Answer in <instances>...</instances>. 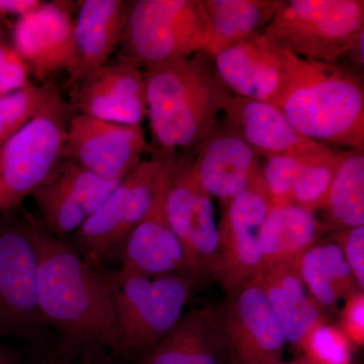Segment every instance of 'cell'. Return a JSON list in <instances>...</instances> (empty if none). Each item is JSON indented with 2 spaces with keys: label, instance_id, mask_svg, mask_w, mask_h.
I'll list each match as a JSON object with an SVG mask.
<instances>
[{
  "label": "cell",
  "instance_id": "cell-1",
  "mask_svg": "<svg viewBox=\"0 0 364 364\" xmlns=\"http://www.w3.org/2000/svg\"><path fill=\"white\" fill-rule=\"evenodd\" d=\"M38 258V301L57 336L92 342L119 355L116 312L105 267L90 264L42 222L26 214Z\"/></svg>",
  "mask_w": 364,
  "mask_h": 364
},
{
  "label": "cell",
  "instance_id": "cell-2",
  "mask_svg": "<svg viewBox=\"0 0 364 364\" xmlns=\"http://www.w3.org/2000/svg\"><path fill=\"white\" fill-rule=\"evenodd\" d=\"M284 52V85L273 105L306 138L332 148L363 149V76L338 63Z\"/></svg>",
  "mask_w": 364,
  "mask_h": 364
},
{
  "label": "cell",
  "instance_id": "cell-3",
  "mask_svg": "<svg viewBox=\"0 0 364 364\" xmlns=\"http://www.w3.org/2000/svg\"><path fill=\"white\" fill-rule=\"evenodd\" d=\"M144 78L147 117L159 150L196 147L233 97L218 75L214 60L203 52L148 67Z\"/></svg>",
  "mask_w": 364,
  "mask_h": 364
},
{
  "label": "cell",
  "instance_id": "cell-4",
  "mask_svg": "<svg viewBox=\"0 0 364 364\" xmlns=\"http://www.w3.org/2000/svg\"><path fill=\"white\" fill-rule=\"evenodd\" d=\"M116 312L119 356L134 364L164 338L184 315L200 280L188 272L149 277L107 269Z\"/></svg>",
  "mask_w": 364,
  "mask_h": 364
},
{
  "label": "cell",
  "instance_id": "cell-5",
  "mask_svg": "<svg viewBox=\"0 0 364 364\" xmlns=\"http://www.w3.org/2000/svg\"><path fill=\"white\" fill-rule=\"evenodd\" d=\"M176 161L174 151L155 150L117 184L104 205L66 241L95 267L121 260L129 236L149 212Z\"/></svg>",
  "mask_w": 364,
  "mask_h": 364
},
{
  "label": "cell",
  "instance_id": "cell-6",
  "mask_svg": "<svg viewBox=\"0 0 364 364\" xmlns=\"http://www.w3.org/2000/svg\"><path fill=\"white\" fill-rule=\"evenodd\" d=\"M72 116L70 105L52 85L36 116L0 146V215L20 208L58 168Z\"/></svg>",
  "mask_w": 364,
  "mask_h": 364
},
{
  "label": "cell",
  "instance_id": "cell-7",
  "mask_svg": "<svg viewBox=\"0 0 364 364\" xmlns=\"http://www.w3.org/2000/svg\"><path fill=\"white\" fill-rule=\"evenodd\" d=\"M202 0L128 1L119 58L159 65L202 52L207 39Z\"/></svg>",
  "mask_w": 364,
  "mask_h": 364
},
{
  "label": "cell",
  "instance_id": "cell-8",
  "mask_svg": "<svg viewBox=\"0 0 364 364\" xmlns=\"http://www.w3.org/2000/svg\"><path fill=\"white\" fill-rule=\"evenodd\" d=\"M363 28V0H284L263 33L299 58L337 63Z\"/></svg>",
  "mask_w": 364,
  "mask_h": 364
},
{
  "label": "cell",
  "instance_id": "cell-9",
  "mask_svg": "<svg viewBox=\"0 0 364 364\" xmlns=\"http://www.w3.org/2000/svg\"><path fill=\"white\" fill-rule=\"evenodd\" d=\"M16 210L0 215V338L32 344L48 327L38 301L37 251L26 213Z\"/></svg>",
  "mask_w": 364,
  "mask_h": 364
},
{
  "label": "cell",
  "instance_id": "cell-10",
  "mask_svg": "<svg viewBox=\"0 0 364 364\" xmlns=\"http://www.w3.org/2000/svg\"><path fill=\"white\" fill-rule=\"evenodd\" d=\"M193 161L189 157L176 158L165 208L170 227L183 248L186 270L202 282L214 272L219 229L212 198L196 178Z\"/></svg>",
  "mask_w": 364,
  "mask_h": 364
},
{
  "label": "cell",
  "instance_id": "cell-11",
  "mask_svg": "<svg viewBox=\"0 0 364 364\" xmlns=\"http://www.w3.org/2000/svg\"><path fill=\"white\" fill-rule=\"evenodd\" d=\"M232 364H279L287 339L259 275L228 293L215 309Z\"/></svg>",
  "mask_w": 364,
  "mask_h": 364
},
{
  "label": "cell",
  "instance_id": "cell-12",
  "mask_svg": "<svg viewBox=\"0 0 364 364\" xmlns=\"http://www.w3.org/2000/svg\"><path fill=\"white\" fill-rule=\"evenodd\" d=\"M270 203L262 173L227 205L219 229V246L212 277L226 294L259 274L260 231Z\"/></svg>",
  "mask_w": 364,
  "mask_h": 364
},
{
  "label": "cell",
  "instance_id": "cell-13",
  "mask_svg": "<svg viewBox=\"0 0 364 364\" xmlns=\"http://www.w3.org/2000/svg\"><path fill=\"white\" fill-rule=\"evenodd\" d=\"M149 149L140 124L76 114L67 128L63 159L102 178L121 181L142 162Z\"/></svg>",
  "mask_w": 364,
  "mask_h": 364
},
{
  "label": "cell",
  "instance_id": "cell-14",
  "mask_svg": "<svg viewBox=\"0 0 364 364\" xmlns=\"http://www.w3.org/2000/svg\"><path fill=\"white\" fill-rule=\"evenodd\" d=\"M121 181L102 178L63 159L32 196L48 231L66 240L97 212Z\"/></svg>",
  "mask_w": 364,
  "mask_h": 364
},
{
  "label": "cell",
  "instance_id": "cell-15",
  "mask_svg": "<svg viewBox=\"0 0 364 364\" xmlns=\"http://www.w3.org/2000/svg\"><path fill=\"white\" fill-rule=\"evenodd\" d=\"M74 87L72 111L124 124H140L147 117V95L141 67L119 58L93 71Z\"/></svg>",
  "mask_w": 364,
  "mask_h": 364
},
{
  "label": "cell",
  "instance_id": "cell-16",
  "mask_svg": "<svg viewBox=\"0 0 364 364\" xmlns=\"http://www.w3.org/2000/svg\"><path fill=\"white\" fill-rule=\"evenodd\" d=\"M196 147L193 161L196 178L224 207L262 173L260 157L226 119L217 122Z\"/></svg>",
  "mask_w": 364,
  "mask_h": 364
},
{
  "label": "cell",
  "instance_id": "cell-17",
  "mask_svg": "<svg viewBox=\"0 0 364 364\" xmlns=\"http://www.w3.org/2000/svg\"><path fill=\"white\" fill-rule=\"evenodd\" d=\"M73 26L71 2L67 1L44 2L16 21L13 48L38 80L45 83L70 66Z\"/></svg>",
  "mask_w": 364,
  "mask_h": 364
},
{
  "label": "cell",
  "instance_id": "cell-18",
  "mask_svg": "<svg viewBox=\"0 0 364 364\" xmlns=\"http://www.w3.org/2000/svg\"><path fill=\"white\" fill-rule=\"evenodd\" d=\"M213 60L235 97L274 104L284 81V52L264 33L230 46Z\"/></svg>",
  "mask_w": 364,
  "mask_h": 364
},
{
  "label": "cell",
  "instance_id": "cell-19",
  "mask_svg": "<svg viewBox=\"0 0 364 364\" xmlns=\"http://www.w3.org/2000/svg\"><path fill=\"white\" fill-rule=\"evenodd\" d=\"M223 111L228 123L258 156L267 160L287 154L315 156L332 148L301 135L270 102L233 95Z\"/></svg>",
  "mask_w": 364,
  "mask_h": 364
},
{
  "label": "cell",
  "instance_id": "cell-20",
  "mask_svg": "<svg viewBox=\"0 0 364 364\" xmlns=\"http://www.w3.org/2000/svg\"><path fill=\"white\" fill-rule=\"evenodd\" d=\"M128 1L85 0L74 18L73 53L67 69L70 82H79L107 64L121 45Z\"/></svg>",
  "mask_w": 364,
  "mask_h": 364
},
{
  "label": "cell",
  "instance_id": "cell-21",
  "mask_svg": "<svg viewBox=\"0 0 364 364\" xmlns=\"http://www.w3.org/2000/svg\"><path fill=\"white\" fill-rule=\"evenodd\" d=\"M169 179L124 244L123 269L149 277L188 272L183 248L167 219L165 198Z\"/></svg>",
  "mask_w": 364,
  "mask_h": 364
},
{
  "label": "cell",
  "instance_id": "cell-22",
  "mask_svg": "<svg viewBox=\"0 0 364 364\" xmlns=\"http://www.w3.org/2000/svg\"><path fill=\"white\" fill-rule=\"evenodd\" d=\"M134 364H232L224 333L212 309L184 314L164 338Z\"/></svg>",
  "mask_w": 364,
  "mask_h": 364
},
{
  "label": "cell",
  "instance_id": "cell-23",
  "mask_svg": "<svg viewBox=\"0 0 364 364\" xmlns=\"http://www.w3.org/2000/svg\"><path fill=\"white\" fill-rule=\"evenodd\" d=\"M299 261L264 268L258 275L287 342L301 349L311 331L325 322L320 306L306 294L299 275Z\"/></svg>",
  "mask_w": 364,
  "mask_h": 364
},
{
  "label": "cell",
  "instance_id": "cell-24",
  "mask_svg": "<svg viewBox=\"0 0 364 364\" xmlns=\"http://www.w3.org/2000/svg\"><path fill=\"white\" fill-rule=\"evenodd\" d=\"M329 232L313 212L294 203L270 207L260 231L261 270L299 259Z\"/></svg>",
  "mask_w": 364,
  "mask_h": 364
},
{
  "label": "cell",
  "instance_id": "cell-25",
  "mask_svg": "<svg viewBox=\"0 0 364 364\" xmlns=\"http://www.w3.org/2000/svg\"><path fill=\"white\" fill-rule=\"evenodd\" d=\"M284 0H202L207 21L203 51L214 58L223 50L264 32Z\"/></svg>",
  "mask_w": 364,
  "mask_h": 364
},
{
  "label": "cell",
  "instance_id": "cell-26",
  "mask_svg": "<svg viewBox=\"0 0 364 364\" xmlns=\"http://www.w3.org/2000/svg\"><path fill=\"white\" fill-rule=\"evenodd\" d=\"M301 279L311 298L321 309H331L361 291L351 268L336 242L314 244L299 261Z\"/></svg>",
  "mask_w": 364,
  "mask_h": 364
},
{
  "label": "cell",
  "instance_id": "cell-27",
  "mask_svg": "<svg viewBox=\"0 0 364 364\" xmlns=\"http://www.w3.org/2000/svg\"><path fill=\"white\" fill-rule=\"evenodd\" d=\"M364 148L343 152L324 205L331 232L364 226Z\"/></svg>",
  "mask_w": 364,
  "mask_h": 364
},
{
  "label": "cell",
  "instance_id": "cell-28",
  "mask_svg": "<svg viewBox=\"0 0 364 364\" xmlns=\"http://www.w3.org/2000/svg\"><path fill=\"white\" fill-rule=\"evenodd\" d=\"M31 345L26 364H127L111 349L92 342L47 335Z\"/></svg>",
  "mask_w": 364,
  "mask_h": 364
},
{
  "label": "cell",
  "instance_id": "cell-29",
  "mask_svg": "<svg viewBox=\"0 0 364 364\" xmlns=\"http://www.w3.org/2000/svg\"><path fill=\"white\" fill-rule=\"evenodd\" d=\"M342 156L334 148L308 162L294 186V205L313 213L322 208Z\"/></svg>",
  "mask_w": 364,
  "mask_h": 364
},
{
  "label": "cell",
  "instance_id": "cell-30",
  "mask_svg": "<svg viewBox=\"0 0 364 364\" xmlns=\"http://www.w3.org/2000/svg\"><path fill=\"white\" fill-rule=\"evenodd\" d=\"M53 83L28 82L20 90L0 97V146L16 135L39 112Z\"/></svg>",
  "mask_w": 364,
  "mask_h": 364
},
{
  "label": "cell",
  "instance_id": "cell-31",
  "mask_svg": "<svg viewBox=\"0 0 364 364\" xmlns=\"http://www.w3.org/2000/svg\"><path fill=\"white\" fill-rule=\"evenodd\" d=\"M325 152L315 156L287 154L267 159V163L263 165L262 176L267 186L270 207L291 205L294 186L306 165L314 158L320 156Z\"/></svg>",
  "mask_w": 364,
  "mask_h": 364
},
{
  "label": "cell",
  "instance_id": "cell-32",
  "mask_svg": "<svg viewBox=\"0 0 364 364\" xmlns=\"http://www.w3.org/2000/svg\"><path fill=\"white\" fill-rule=\"evenodd\" d=\"M305 358L312 364H351L353 345L335 326L318 325L301 344Z\"/></svg>",
  "mask_w": 364,
  "mask_h": 364
},
{
  "label": "cell",
  "instance_id": "cell-33",
  "mask_svg": "<svg viewBox=\"0 0 364 364\" xmlns=\"http://www.w3.org/2000/svg\"><path fill=\"white\" fill-rule=\"evenodd\" d=\"M31 71L13 47L0 44V97L30 82Z\"/></svg>",
  "mask_w": 364,
  "mask_h": 364
},
{
  "label": "cell",
  "instance_id": "cell-34",
  "mask_svg": "<svg viewBox=\"0 0 364 364\" xmlns=\"http://www.w3.org/2000/svg\"><path fill=\"white\" fill-rule=\"evenodd\" d=\"M335 242L342 249L359 289H364V226L333 232Z\"/></svg>",
  "mask_w": 364,
  "mask_h": 364
},
{
  "label": "cell",
  "instance_id": "cell-35",
  "mask_svg": "<svg viewBox=\"0 0 364 364\" xmlns=\"http://www.w3.org/2000/svg\"><path fill=\"white\" fill-rule=\"evenodd\" d=\"M340 329L352 345L363 346L364 343V294L358 291L346 299L342 312Z\"/></svg>",
  "mask_w": 364,
  "mask_h": 364
},
{
  "label": "cell",
  "instance_id": "cell-36",
  "mask_svg": "<svg viewBox=\"0 0 364 364\" xmlns=\"http://www.w3.org/2000/svg\"><path fill=\"white\" fill-rule=\"evenodd\" d=\"M364 28L359 31L346 48L337 63L363 76L364 70Z\"/></svg>",
  "mask_w": 364,
  "mask_h": 364
},
{
  "label": "cell",
  "instance_id": "cell-37",
  "mask_svg": "<svg viewBox=\"0 0 364 364\" xmlns=\"http://www.w3.org/2000/svg\"><path fill=\"white\" fill-rule=\"evenodd\" d=\"M44 2L41 0H0V14H16L21 18L32 13Z\"/></svg>",
  "mask_w": 364,
  "mask_h": 364
},
{
  "label": "cell",
  "instance_id": "cell-38",
  "mask_svg": "<svg viewBox=\"0 0 364 364\" xmlns=\"http://www.w3.org/2000/svg\"><path fill=\"white\" fill-rule=\"evenodd\" d=\"M0 364H26L11 349L0 343Z\"/></svg>",
  "mask_w": 364,
  "mask_h": 364
},
{
  "label": "cell",
  "instance_id": "cell-39",
  "mask_svg": "<svg viewBox=\"0 0 364 364\" xmlns=\"http://www.w3.org/2000/svg\"><path fill=\"white\" fill-rule=\"evenodd\" d=\"M0 44H6V43H4V28H2L1 26H0Z\"/></svg>",
  "mask_w": 364,
  "mask_h": 364
}]
</instances>
